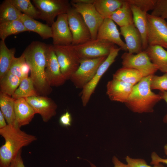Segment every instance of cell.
<instances>
[{
	"instance_id": "1",
	"label": "cell",
	"mask_w": 167,
	"mask_h": 167,
	"mask_svg": "<svg viewBox=\"0 0 167 167\" xmlns=\"http://www.w3.org/2000/svg\"><path fill=\"white\" fill-rule=\"evenodd\" d=\"M47 45L39 41L31 43L24 52L25 61L30 68V77L41 95L46 96L52 91L45 76V52Z\"/></svg>"
},
{
	"instance_id": "2",
	"label": "cell",
	"mask_w": 167,
	"mask_h": 167,
	"mask_svg": "<svg viewBox=\"0 0 167 167\" xmlns=\"http://www.w3.org/2000/svg\"><path fill=\"white\" fill-rule=\"evenodd\" d=\"M4 144L0 148V167H8L23 147L37 139L36 137L22 131L16 124H7L0 129Z\"/></svg>"
},
{
	"instance_id": "3",
	"label": "cell",
	"mask_w": 167,
	"mask_h": 167,
	"mask_svg": "<svg viewBox=\"0 0 167 167\" xmlns=\"http://www.w3.org/2000/svg\"><path fill=\"white\" fill-rule=\"evenodd\" d=\"M152 75L143 77L134 85L125 103L132 111L139 113L152 112L154 105L162 99L159 94L151 91L150 83Z\"/></svg>"
},
{
	"instance_id": "4",
	"label": "cell",
	"mask_w": 167,
	"mask_h": 167,
	"mask_svg": "<svg viewBox=\"0 0 167 167\" xmlns=\"http://www.w3.org/2000/svg\"><path fill=\"white\" fill-rule=\"evenodd\" d=\"M32 2L40 14V19L52 25L56 17L67 14L72 7L68 0H33Z\"/></svg>"
},
{
	"instance_id": "5",
	"label": "cell",
	"mask_w": 167,
	"mask_h": 167,
	"mask_svg": "<svg viewBox=\"0 0 167 167\" xmlns=\"http://www.w3.org/2000/svg\"><path fill=\"white\" fill-rule=\"evenodd\" d=\"M53 47L62 74L66 80L70 79L78 68L81 59L72 45H53Z\"/></svg>"
},
{
	"instance_id": "6",
	"label": "cell",
	"mask_w": 167,
	"mask_h": 167,
	"mask_svg": "<svg viewBox=\"0 0 167 167\" xmlns=\"http://www.w3.org/2000/svg\"><path fill=\"white\" fill-rule=\"evenodd\" d=\"M107 57L83 59L70 79L75 86L82 89L92 79L101 64Z\"/></svg>"
},
{
	"instance_id": "7",
	"label": "cell",
	"mask_w": 167,
	"mask_h": 167,
	"mask_svg": "<svg viewBox=\"0 0 167 167\" xmlns=\"http://www.w3.org/2000/svg\"><path fill=\"white\" fill-rule=\"evenodd\" d=\"M72 45L81 60L107 57L109 54L111 49L115 45L96 39H91L78 45Z\"/></svg>"
},
{
	"instance_id": "8",
	"label": "cell",
	"mask_w": 167,
	"mask_h": 167,
	"mask_svg": "<svg viewBox=\"0 0 167 167\" xmlns=\"http://www.w3.org/2000/svg\"><path fill=\"white\" fill-rule=\"evenodd\" d=\"M122 67L135 69L143 77L154 75L158 67L152 63L144 50L135 54L125 52L122 55Z\"/></svg>"
},
{
	"instance_id": "9",
	"label": "cell",
	"mask_w": 167,
	"mask_h": 167,
	"mask_svg": "<svg viewBox=\"0 0 167 167\" xmlns=\"http://www.w3.org/2000/svg\"><path fill=\"white\" fill-rule=\"evenodd\" d=\"M121 50L120 48L113 46L105 59L101 64L92 79L82 89L81 98L83 106L88 102L102 76L114 62Z\"/></svg>"
},
{
	"instance_id": "10",
	"label": "cell",
	"mask_w": 167,
	"mask_h": 167,
	"mask_svg": "<svg viewBox=\"0 0 167 167\" xmlns=\"http://www.w3.org/2000/svg\"><path fill=\"white\" fill-rule=\"evenodd\" d=\"M148 45H158L167 49V22L162 18L147 13Z\"/></svg>"
},
{
	"instance_id": "11",
	"label": "cell",
	"mask_w": 167,
	"mask_h": 167,
	"mask_svg": "<svg viewBox=\"0 0 167 167\" xmlns=\"http://www.w3.org/2000/svg\"><path fill=\"white\" fill-rule=\"evenodd\" d=\"M70 2L72 7L81 15L89 29L91 39H96L99 29L105 19L92 3Z\"/></svg>"
},
{
	"instance_id": "12",
	"label": "cell",
	"mask_w": 167,
	"mask_h": 167,
	"mask_svg": "<svg viewBox=\"0 0 167 167\" xmlns=\"http://www.w3.org/2000/svg\"><path fill=\"white\" fill-rule=\"evenodd\" d=\"M67 14L73 37L71 45H78L91 40L90 30L81 15L72 6Z\"/></svg>"
},
{
	"instance_id": "13",
	"label": "cell",
	"mask_w": 167,
	"mask_h": 167,
	"mask_svg": "<svg viewBox=\"0 0 167 167\" xmlns=\"http://www.w3.org/2000/svg\"><path fill=\"white\" fill-rule=\"evenodd\" d=\"M45 54V74L49 84L51 87L62 85L66 80L61 72L53 45H47Z\"/></svg>"
},
{
	"instance_id": "14",
	"label": "cell",
	"mask_w": 167,
	"mask_h": 167,
	"mask_svg": "<svg viewBox=\"0 0 167 167\" xmlns=\"http://www.w3.org/2000/svg\"><path fill=\"white\" fill-rule=\"evenodd\" d=\"M54 45H66L72 44V36L68 21L67 14L60 15L51 26Z\"/></svg>"
},
{
	"instance_id": "15",
	"label": "cell",
	"mask_w": 167,
	"mask_h": 167,
	"mask_svg": "<svg viewBox=\"0 0 167 167\" xmlns=\"http://www.w3.org/2000/svg\"><path fill=\"white\" fill-rule=\"evenodd\" d=\"M25 99L33 108L36 114L41 116L44 122H47L56 115L57 105L51 98L40 95Z\"/></svg>"
},
{
	"instance_id": "16",
	"label": "cell",
	"mask_w": 167,
	"mask_h": 167,
	"mask_svg": "<svg viewBox=\"0 0 167 167\" xmlns=\"http://www.w3.org/2000/svg\"><path fill=\"white\" fill-rule=\"evenodd\" d=\"M120 35L115 23L110 18H105L99 29L96 39L116 44L121 50L127 52L126 45Z\"/></svg>"
},
{
	"instance_id": "17",
	"label": "cell",
	"mask_w": 167,
	"mask_h": 167,
	"mask_svg": "<svg viewBox=\"0 0 167 167\" xmlns=\"http://www.w3.org/2000/svg\"><path fill=\"white\" fill-rule=\"evenodd\" d=\"M134 85L121 81L113 79L106 85V94L112 101L125 103Z\"/></svg>"
},
{
	"instance_id": "18",
	"label": "cell",
	"mask_w": 167,
	"mask_h": 167,
	"mask_svg": "<svg viewBox=\"0 0 167 167\" xmlns=\"http://www.w3.org/2000/svg\"><path fill=\"white\" fill-rule=\"evenodd\" d=\"M120 32L124 38L128 53L137 54L143 50L141 35L134 24L120 27Z\"/></svg>"
},
{
	"instance_id": "19",
	"label": "cell",
	"mask_w": 167,
	"mask_h": 167,
	"mask_svg": "<svg viewBox=\"0 0 167 167\" xmlns=\"http://www.w3.org/2000/svg\"><path fill=\"white\" fill-rule=\"evenodd\" d=\"M14 109L16 124L19 128L28 124L36 114L33 108L24 98L15 99Z\"/></svg>"
},
{
	"instance_id": "20",
	"label": "cell",
	"mask_w": 167,
	"mask_h": 167,
	"mask_svg": "<svg viewBox=\"0 0 167 167\" xmlns=\"http://www.w3.org/2000/svg\"><path fill=\"white\" fill-rule=\"evenodd\" d=\"M130 5L133 15L134 24L141 35L143 48L144 50L148 46L147 41V13L143 11L135 6Z\"/></svg>"
},
{
	"instance_id": "21",
	"label": "cell",
	"mask_w": 167,
	"mask_h": 167,
	"mask_svg": "<svg viewBox=\"0 0 167 167\" xmlns=\"http://www.w3.org/2000/svg\"><path fill=\"white\" fill-rule=\"evenodd\" d=\"M20 20L28 31L37 33L43 39L52 37V28L48 24H44L23 14Z\"/></svg>"
},
{
	"instance_id": "22",
	"label": "cell",
	"mask_w": 167,
	"mask_h": 167,
	"mask_svg": "<svg viewBox=\"0 0 167 167\" xmlns=\"http://www.w3.org/2000/svg\"><path fill=\"white\" fill-rule=\"evenodd\" d=\"M152 62L156 65L159 70L167 72V49L158 45H148L144 50Z\"/></svg>"
},
{
	"instance_id": "23",
	"label": "cell",
	"mask_w": 167,
	"mask_h": 167,
	"mask_svg": "<svg viewBox=\"0 0 167 167\" xmlns=\"http://www.w3.org/2000/svg\"><path fill=\"white\" fill-rule=\"evenodd\" d=\"M109 18L120 28L134 24L131 6L126 0H124L122 6L114 11Z\"/></svg>"
},
{
	"instance_id": "24",
	"label": "cell",
	"mask_w": 167,
	"mask_h": 167,
	"mask_svg": "<svg viewBox=\"0 0 167 167\" xmlns=\"http://www.w3.org/2000/svg\"><path fill=\"white\" fill-rule=\"evenodd\" d=\"M16 49L15 48L8 49L5 41H0V79L9 71L11 65L15 58Z\"/></svg>"
},
{
	"instance_id": "25",
	"label": "cell",
	"mask_w": 167,
	"mask_h": 167,
	"mask_svg": "<svg viewBox=\"0 0 167 167\" xmlns=\"http://www.w3.org/2000/svg\"><path fill=\"white\" fill-rule=\"evenodd\" d=\"M124 0H93L92 4L104 18H109L113 13L123 5Z\"/></svg>"
},
{
	"instance_id": "26",
	"label": "cell",
	"mask_w": 167,
	"mask_h": 167,
	"mask_svg": "<svg viewBox=\"0 0 167 167\" xmlns=\"http://www.w3.org/2000/svg\"><path fill=\"white\" fill-rule=\"evenodd\" d=\"M15 100L11 96L0 92V111L8 124H16L14 109Z\"/></svg>"
},
{
	"instance_id": "27",
	"label": "cell",
	"mask_w": 167,
	"mask_h": 167,
	"mask_svg": "<svg viewBox=\"0 0 167 167\" xmlns=\"http://www.w3.org/2000/svg\"><path fill=\"white\" fill-rule=\"evenodd\" d=\"M40 95L36 89L32 79L28 76L22 79L19 87L11 97L16 99Z\"/></svg>"
},
{
	"instance_id": "28",
	"label": "cell",
	"mask_w": 167,
	"mask_h": 167,
	"mask_svg": "<svg viewBox=\"0 0 167 167\" xmlns=\"http://www.w3.org/2000/svg\"><path fill=\"white\" fill-rule=\"evenodd\" d=\"M141 73L135 69L122 67L113 75V79L135 85L143 78Z\"/></svg>"
},
{
	"instance_id": "29",
	"label": "cell",
	"mask_w": 167,
	"mask_h": 167,
	"mask_svg": "<svg viewBox=\"0 0 167 167\" xmlns=\"http://www.w3.org/2000/svg\"><path fill=\"white\" fill-rule=\"evenodd\" d=\"M22 14L9 0H4L0 6V24L20 20Z\"/></svg>"
},
{
	"instance_id": "30",
	"label": "cell",
	"mask_w": 167,
	"mask_h": 167,
	"mask_svg": "<svg viewBox=\"0 0 167 167\" xmlns=\"http://www.w3.org/2000/svg\"><path fill=\"white\" fill-rule=\"evenodd\" d=\"M28 30L20 20L0 24V38L5 41L10 35L17 34Z\"/></svg>"
},
{
	"instance_id": "31",
	"label": "cell",
	"mask_w": 167,
	"mask_h": 167,
	"mask_svg": "<svg viewBox=\"0 0 167 167\" xmlns=\"http://www.w3.org/2000/svg\"><path fill=\"white\" fill-rule=\"evenodd\" d=\"M22 79L8 72L0 79V92L12 96L19 87Z\"/></svg>"
},
{
	"instance_id": "32",
	"label": "cell",
	"mask_w": 167,
	"mask_h": 167,
	"mask_svg": "<svg viewBox=\"0 0 167 167\" xmlns=\"http://www.w3.org/2000/svg\"><path fill=\"white\" fill-rule=\"evenodd\" d=\"M20 12L34 19H40V14L29 0H9Z\"/></svg>"
},
{
	"instance_id": "33",
	"label": "cell",
	"mask_w": 167,
	"mask_h": 167,
	"mask_svg": "<svg viewBox=\"0 0 167 167\" xmlns=\"http://www.w3.org/2000/svg\"><path fill=\"white\" fill-rule=\"evenodd\" d=\"M151 89H158L161 91H167V72L158 76L152 75L150 83Z\"/></svg>"
},
{
	"instance_id": "34",
	"label": "cell",
	"mask_w": 167,
	"mask_h": 167,
	"mask_svg": "<svg viewBox=\"0 0 167 167\" xmlns=\"http://www.w3.org/2000/svg\"><path fill=\"white\" fill-rule=\"evenodd\" d=\"M130 5L135 6L143 12L147 13L154 9L157 0H126Z\"/></svg>"
},
{
	"instance_id": "35",
	"label": "cell",
	"mask_w": 167,
	"mask_h": 167,
	"mask_svg": "<svg viewBox=\"0 0 167 167\" xmlns=\"http://www.w3.org/2000/svg\"><path fill=\"white\" fill-rule=\"evenodd\" d=\"M151 14L167 21V0H157L155 6Z\"/></svg>"
},
{
	"instance_id": "36",
	"label": "cell",
	"mask_w": 167,
	"mask_h": 167,
	"mask_svg": "<svg viewBox=\"0 0 167 167\" xmlns=\"http://www.w3.org/2000/svg\"><path fill=\"white\" fill-rule=\"evenodd\" d=\"M25 60V58L23 53L19 57H15L11 65L8 72L21 79H24L21 71V67L22 62Z\"/></svg>"
},
{
	"instance_id": "37",
	"label": "cell",
	"mask_w": 167,
	"mask_h": 167,
	"mask_svg": "<svg viewBox=\"0 0 167 167\" xmlns=\"http://www.w3.org/2000/svg\"><path fill=\"white\" fill-rule=\"evenodd\" d=\"M126 160L130 167H165L161 163L154 165L152 166L147 164L146 161L142 159H134L126 156Z\"/></svg>"
},
{
	"instance_id": "38",
	"label": "cell",
	"mask_w": 167,
	"mask_h": 167,
	"mask_svg": "<svg viewBox=\"0 0 167 167\" xmlns=\"http://www.w3.org/2000/svg\"><path fill=\"white\" fill-rule=\"evenodd\" d=\"M165 153L167 156V144L164 146ZM152 159L150 163L151 165H155L159 163H163L167 165V158L163 159L160 157L155 152H153L151 155Z\"/></svg>"
},
{
	"instance_id": "39",
	"label": "cell",
	"mask_w": 167,
	"mask_h": 167,
	"mask_svg": "<svg viewBox=\"0 0 167 167\" xmlns=\"http://www.w3.org/2000/svg\"><path fill=\"white\" fill-rule=\"evenodd\" d=\"M59 122L62 126H64L67 127L71 125L72 117L68 111H66L60 116Z\"/></svg>"
},
{
	"instance_id": "40",
	"label": "cell",
	"mask_w": 167,
	"mask_h": 167,
	"mask_svg": "<svg viewBox=\"0 0 167 167\" xmlns=\"http://www.w3.org/2000/svg\"><path fill=\"white\" fill-rule=\"evenodd\" d=\"M22 150L12 160L8 167H25L21 156Z\"/></svg>"
},
{
	"instance_id": "41",
	"label": "cell",
	"mask_w": 167,
	"mask_h": 167,
	"mask_svg": "<svg viewBox=\"0 0 167 167\" xmlns=\"http://www.w3.org/2000/svg\"><path fill=\"white\" fill-rule=\"evenodd\" d=\"M21 71L24 78L28 77V75L30 72V68L26 62L25 59L21 64Z\"/></svg>"
},
{
	"instance_id": "42",
	"label": "cell",
	"mask_w": 167,
	"mask_h": 167,
	"mask_svg": "<svg viewBox=\"0 0 167 167\" xmlns=\"http://www.w3.org/2000/svg\"><path fill=\"white\" fill-rule=\"evenodd\" d=\"M112 162L113 163L114 167H130L127 164H125L120 161L115 156H114L112 158ZM91 167H97L94 164L90 163Z\"/></svg>"
},
{
	"instance_id": "43",
	"label": "cell",
	"mask_w": 167,
	"mask_h": 167,
	"mask_svg": "<svg viewBox=\"0 0 167 167\" xmlns=\"http://www.w3.org/2000/svg\"><path fill=\"white\" fill-rule=\"evenodd\" d=\"M162 99L164 100L167 103V91H161L159 94ZM164 121L167 125V114L164 118Z\"/></svg>"
},
{
	"instance_id": "44",
	"label": "cell",
	"mask_w": 167,
	"mask_h": 167,
	"mask_svg": "<svg viewBox=\"0 0 167 167\" xmlns=\"http://www.w3.org/2000/svg\"><path fill=\"white\" fill-rule=\"evenodd\" d=\"M5 120L3 114L0 110V129L4 128L7 125Z\"/></svg>"
}]
</instances>
